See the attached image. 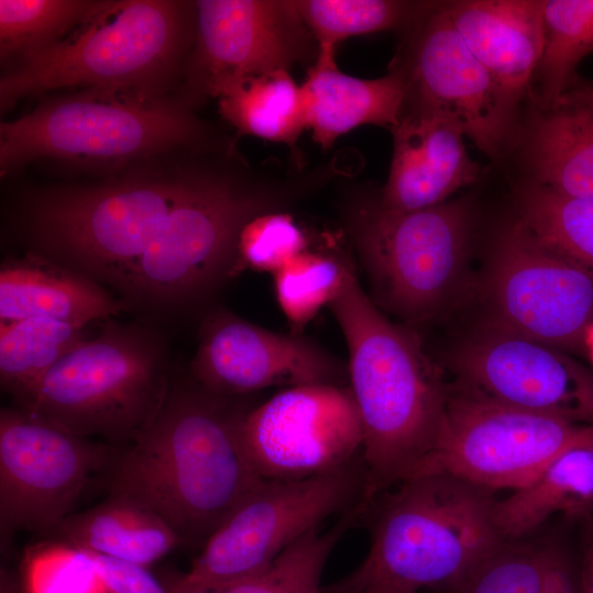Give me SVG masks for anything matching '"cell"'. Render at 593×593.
<instances>
[{
    "label": "cell",
    "mask_w": 593,
    "mask_h": 593,
    "mask_svg": "<svg viewBox=\"0 0 593 593\" xmlns=\"http://www.w3.org/2000/svg\"><path fill=\"white\" fill-rule=\"evenodd\" d=\"M195 16L193 76L201 94L317 56L295 0H200Z\"/></svg>",
    "instance_id": "18"
},
{
    "label": "cell",
    "mask_w": 593,
    "mask_h": 593,
    "mask_svg": "<svg viewBox=\"0 0 593 593\" xmlns=\"http://www.w3.org/2000/svg\"><path fill=\"white\" fill-rule=\"evenodd\" d=\"M188 176L141 175L41 193L27 209L31 235L42 256L116 288L165 226Z\"/></svg>",
    "instance_id": "8"
},
{
    "label": "cell",
    "mask_w": 593,
    "mask_h": 593,
    "mask_svg": "<svg viewBox=\"0 0 593 593\" xmlns=\"http://www.w3.org/2000/svg\"><path fill=\"white\" fill-rule=\"evenodd\" d=\"M540 593H583L581 561L561 544L537 548Z\"/></svg>",
    "instance_id": "38"
},
{
    "label": "cell",
    "mask_w": 593,
    "mask_h": 593,
    "mask_svg": "<svg viewBox=\"0 0 593 593\" xmlns=\"http://www.w3.org/2000/svg\"><path fill=\"white\" fill-rule=\"evenodd\" d=\"M413 24L406 56L393 66L404 77V109L440 114L480 150L500 156L514 136L518 101L469 51L444 4L428 3Z\"/></svg>",
    "instance_id": "15"
},
{
    "label": "cell",
    "mask_w": 593,
    "mask_h": 593,
    "mask_svg": "<svg viewBox=\"0 0 593 593\" xmlns=\"http://www.w3.org/2000/svg\"><path fill=\"white\" fill-rule=\"evenodd\" d=\"M445 593H540L537 548L507 545Z\"/></svg>",
    "instance_id": "36"
},
{
    "label": "cell",
    "mask_w": 593,
    "mask_h": 593,
    "mask_svg": "<svg viewBox=\"0 0 593 593\" xmlns=\"http://www.w3.org/2000/svg\"><path fill=\"white\" fill-rule=\"evenodd\" d=\"M444 9L469 51L519 102L544 54L542 0L455 1Z\"/></svg>",
    "instance_id": "20"
},
{
    "label": "cell",
    "mask_w": 593,
    "mask_h": 593,
    "mask_svg": "<svg viewBox=\"0 0 593 593\" xmlns=\"http://www.w3.org/2000/svg\"><path fill=\"white\" fill-rule=\"evenodd\" d=\"M354 270L346 256L305 250L277 271L276 298L291 333L302 334L321 309L335 300Z\"/></svg>",
    "instance_id": "33"
},
{
    "label": "cell",
    "mask_w": 593,
    "mask_h": 593,
    "mask_svg": "<svg viewBox=\"0 0 593 593\" xmlns=\"http://www.w3.org/2000/svg\"><path fill=\"white\" fill-rule=\"evenodd\" d=\"M305 250L306 236L290 214L266 212L250 220L239 233L238 271L250 268L275 275Z\"/></svg>",
    "instance_id": "34"
},
{
    "label": "cell",
    "mask_w": 593,
    "mask_h": 593,
    "mask_svg": "<svg viewBox=\"0 0 593 593\" xmlns=\"http://www.w3.org/2000/svg\"><path fill=\"white\" fill-rule=\"evenodd\" d=\"M358 593H419L413 590L390 584H376L363 589Z\"/></svg>",
    "instance_id": "41"
},
{
    "label": "cell",
    "mask_w": 593,
    "mask_h": 593,
    "mask_svg": "<svg viewBox=\"0 0 593 593\" xmlns=\"http://www.w3.org/2000/svg\"><path fill=\"white\" fill-rule=\"evenodd\" d=\"M169 593H214L193 583L187 581L183 575L176 580L171 586L168 588Z\"/></svg>",
    "instance_id": "40"
},
{
    "label": "cell",
    "mask_w": 593,
    "mask_h": 593,
    "mask_svg": "<svg viewBox=\"0 0 593 593\" xmlns=\"http://www.w3.org/2000/svg\"><path fill=\"white\" fill-rule=\"evenodd\" d=\"M494 504L489 490L448 474L402 481L365 506L371 514L368 555L322 593H358L376 584L454 589L506 541L493 519Z\"/></svg>",
    "instance_id": "3"
},
{
    "label": "cell",
    "mask_w": 593,
    "mask_h": 593,
    "mask_svg": "<svg viewBox=\"0 0 593 593\" xmlns=\"http://www.w3.org/2000/svg\"><path fill=\"white\" fill-rule=\"evenodd\" d=\"M323 174L251 182L189 174L165 226L116 289L150 307H180L205 299L238 272L243 227L259 214L283 211L314 189Z\"/></svg>",
    "instance_id": "4"
},
{
    "label": "cell",
    "mask_w": 593,
    "mask_h": 593,
    "mask_svg": "<svg viewBox=\"0 0 593 593\" xmlns=\"http://www.w3.org/2000/svg\"><path fill=\"white\" fill-rule=\"evenodd\" d=\"M328 306L349 353L348 385L363 428L367 505L409 479L430 452L449 389L418 335L378 310L356 270Z\"/></svg>",
    "instance_id": "2"
},
{
    "label": "cell",
    "mask_w": 593,
    "mask_h": 593,
    "mask_svg": "<svg viewBox=\"0 0 593 593\" xmlns=\"http://www.w3.org/2000/svg\"><path fill=\"white\" fill-rule=\"evenodd\" d=\"M591 86L593 87V81H590Z\"/></svg>",
    "instance_id": "43"
},
{
    "label": "cell",
    "mask_w": 593,
    "mask_h": 593,
    "mask_svg": "<svg viewBox=\"0 0 593 593\" xmlns=\"http://www.w3.org/2000/svg\"><path fill=\"white\" fill-rule=\"evenodd\" d=\"M204 135V125L179 103L85 89L46 98L29 114L1 123V175L42 157L124 163L198 143Z\"/></svg>",
    "instance_id": "7"
},
{
    "label": "cell",
    "mask_w": 593,
    "mask_h": 593,
    "mask_svg": "<svg viewBox=\"0 0 593 593\" xmlns=\"http://www.w3.org/2000/svg\"><path fill=\"white\" fill-rule=\"evenodd\" d=\"M118 448L22 407L0 412V542L20 530L53 536Z\"/></svg>",
    "instance_id": "13"
},
{
    "label": "cell",
    "mask_w": 593,
    "mask_h": 593,
    "mask_svg": "<svg viewBox=\"0 0 593 593\" xmlns=\"http://www.w3.org/2000/svg\"><path fill=\"white\" fill-rule=\"evenodd\" d=\"M184 13L177 1H109L68 38L1 77V110L64 87L157 96L182 48Z\"/></svg>",
    "instance_id": "6"
},
{
    "label": "cell",
    "mask_w": 593,
    "mask_h": 593,
    "mask_svg": "<svg viewBox=\"0 0 593 593\" xmlns=\"http://www.w3.org/2000/svg\"><path fill=\"white\" fill-rule=\"evenodd\" d=\"M53 536L78 550L144 567L182 544L156 512L115 494L86 511L74 512Z\"/></svg>",
    "instance_id": "25"
},
{
    "label": "cell",
    "mask_w": 593,
    "mask_h": 593,
    "mask_svg": "<svg viewBox=\"0 0 593 593\" xmlns=\"http://www.w3.org/2000/svg\"><path fill=\"white\" fill-rule=\"evenodd\" d=\"M391 132V167L378 199L384 208H432L478 179L480 165L469 156L465 135L451 120L432 112L404 111Z\"/></svg>",
    "instance_id": "19"
},
{
    "label": "cell",
    "mask_w": 593,
    "mask_h": 593,
    "mask_svg": "<svg viewBox=\"0 0 593 593\" xmlns=\"http://www.w3.org/2000/svg\"><path fill=\"white\" fill-rule=\"evenodd\" d=\"M240 441L264 480H299L362 460L363 428L349 385L284 389L244 414Z\"/></svg>",
    "instance_id": "14"
},
{
    "label": "cell",
    "mask_w": 593,
    "mask_h": 593,
    "mask_svg": "<svg viewBox=\"0 0 593 593\" xmlns=\"http://www.w3.org/2000/svg\"><path fill=\"white\" fill-rule=\"evenodd\" d=\"M590 535L581 559L583 593H593V530Z\"/></svg>",
    "instance_id": "39"
},
{
    "label": "cell",
    "mask_w": 593,
    "mask_h": 593,
    "mask_svg": "<svg viewBox=\"0 0 593 593\" xmlns=\"http://www.w3.org/2000/svg\"><path fill=\"white\" fill-rule=\"evenodd\" d=\"M25 584L27 593H103L89 557L59 541L30 555Z\"/></svg>",
    "instance_id": "35"
},
{
    "label": "cell",
    "mask_w": 593,
    "mask_h": 593,
    "mask_svg": "<svg viewBox=\"0 0 593 593\" xmlns=\"http://www.w3.org/2000/svg\"><path fill=\"white\" fill-rule=\"evenodd\" d=\"M109 1L0 0L1 60L19 63L60 41L105 8Z\"/></svg>",
    "instance_id": "29"
},
{
    "label": "cell",
    "mask_w": 593,
    "mask_h": 593,
    "mask_svg": "<svg viewBox=\"0 0 593 593\" xmlns=\"http://www.w3.org/2000/svg\"><path fill=\"white\" fill-rule=\"evenodd\" d=\"M0 593H21L14 578L4 570L1 572Z\"/></svg>",
    "instance_id": "42"
},
{
    "label": "cell",
    "mask_w": 593,
    "mask_h": 593,
    "mask_svg": "<svg viewBox=\"0 0 593 593\" xmlns=\"http://www.w3.org/2000/svg\"><path fill=\"white\" fill-rule=\"evenodd\" d=\"M125 309L99 282L42 255L1 265V323L41 317L86 326Z\"/></svg>",
    "instance_id": "22"
},
{
    "label": "cell",
    "mask_w": 593,
    "mask_h": 593,
    "mask_svg": "<svg viewBox=\"0 0 593 593\" xmlns=\"http://www.w3.org/2000/svg\"><path fill=\"white\" fill-rule=\"evenodd\" d=\"M527 157L535 182L593 197V87L577 80L532 121Z\"/></svg>",
    "instance_id": "23"
},
{
    "label": "cell",
    "mask_w": 593,
    "mask_h": 593,
    "mask_svg": "<svg viewBox=\"0 0 593 593\" xmlns=\"http://www.w3.org/2000/svg\"><path fill=\"white\" fill-rule=\"evenodd\" d=\"M542 11L546 43L536 74L547 107L578 80V64L593 52V0H542Z\"/></svg>",
    "instance_id": "31"
},
{
    "label": "cell",
    "mask_w": 593,
    "mask_h": 593,
    "mask_svg": "<svg viewBox=\"0 0 593 593\" xmlns=\"http://www.w3.org/2000/svg\"><path fill=\"white\" fill-rule=\"evenodd\" d=\"M593 510V425H584L529 484L495 501L493 519L506 539H517L556 514L580 518Z\"/></svg>",
    "instance_id": "24"
},
{
    "label": "cell",
    "mask_w": 593,
    "mask_h": 593,
    "mask_svg": "<svg viewBox=\"0 0 593 593\" xmlns=\"http://www.w3.org/2000/svg\"><path fill=\"white\" fill-rule=\"evenodd\" d=\"M299 13L317 43V52L335 53L354 35L406 27L428 2L396 0H295Z\"/></svg>",
    "instance_id": "32"
},
{
    "label": "cell",
    "mask_w": 593,
    "mask_h": 593,
    "mask_svg": "<svg viewBox=\"0 0 593 593\" xmlns=\"http://www.w3.org/2000/svg\"><path fill=\"white\" fill-rule=\"evenodd\" d=\"M365 496L363 460L306 479L265 480L208 539L183 578L210 591L249 578Z\"/></svg>",
    "instance_id": "10"
},
{
    "label": "cell",
    "mask_w": 593,
    "mask_h": 593,
    "mask_svg": "<svg viewBox=\"0 0 593 593\" xmlns=\"http://www.w3.org/2000/svg\"><path fill=\"white\" fill-rule=\"evenodd\" d=\"M85 326L49 318L0 324V382L20 400L63 356L87 339Z\"/></svg>",
    "instance_id": "27"
},
{
    "label": "cell",
    "mask_w": 593,
    "mask_h": 593,
    "mask_svg": "<svg viewBox=\"0 0 593 593\" xmlns=\"http://www.w3.org/2000/svg\"><path fill=\"white\" fill-rule=\"evenodd\" d=\"M517 206L518 219L538 238L593 271V197L532 182L518 190Z\"/></svg>",
    "instance_id": "28"
},
{
    "label": "cell",
    "mask_w": 593,
    "mask_h": 593,
    "mask_svg": "<svg viewBox=\"0 0 593 593\" xmlns=\"http://www.w3.org/2000/svg\"><path fill=\"white\" fill-rule=\"evenodd\" d=\"M306 128L313 139L328 148L343 134L366 124L393 128L403 113L406 86L392 67L387 76L360 79L340 71L335 53L318 52L301 85Z\"/></svg>",
    "instance_id": "21"
},
{
    "label": "cell",
    "mask_w": 593,
    "mask_h": 593,
    "mask_svg": "<svg viewBox=\"0 0 593 593\" xmlns=\"http://www.w3.org/2000/svg\"><path fill=\"white\" fill-rule=\"evenodd\" d=\"M212 97L217 98L222 116L243 134L294 148L306 128L302 87L289 71L230 81Z\"/></svg>",
    "instance_id": "26"
},
{
    "label": "cell",
    "mask_w": 593,
    "mask_h": 593,
    "mask_svg": "<svg viewBox=\"0 0 593 593\" xmlns=\"http://www.w3.org/2000/svg\"><path fill=\"white\" fill-rule=\"evenodd\" d=\"M359 517V507L344 513L331 528L309 532L256 574L213 592L322 593L321 578L326 561L343 534Z\"/></svg>",
    "instance_id": "30"
},
{
    "label": "cell",
    "mask_w": 593,
    "mask_h": 593,
    "mask_svg": "<svg viewBox=\"0 0 593 593\" xmlns=\"http://www.w3.org/2000/svg\"><path fill=\"white\" fill-rule=\"evenodd\" d=\"M584 425L449 390L436 441L413 474H448L485 490L529 484Z\"/></svg>",
    "instance_id": "11"
},
{
    "label": "cell",
    "mask_w": 593,
    "mask_h": 593,
    "mask_svg": "<svg viewBox=\"0 0 593 593\" xmlns=\"http://www.w3.org/2000/svg\"><path fill=\"white\" fill-rule=\"evenodd\" d=\"M190 377L231 398L272 387L349 384L348 365L302 334L275 333L225 309L202 321Z\"/></svg>",
    "instance_id": "17"
},
{
    "label": "cell",
    "mask_w": 593,
    "mask_h": 593,
    "mask_svg": "<svg viewBox=\"0 0 593 593\" xmlns=\"http://www.w3.org/2000/svg\"><path fill=\"white\" fill-rule=\"evenodd\" d=\"M170 385L163 342L154 332L109 321L18 402L80 437L130 445L152 424Z\"/></svg>",
    "instance_id": "5"
},
{
    "label": "cell",
    "mask_w": 593,
    "mask_h": 593,
    "mask_svg": "<svg viewBox=\"0 0 593 593\" xmlns=\"http://www.w3.org/2000/svg\"><path fill=\"white\" fill-rule=\"evenodd\" d=\"M463 388L499 402L593 425V372L563 350L490 323L452 356Z\"/></svg>",
    "instance_id": "16"
},
{
    "label": "cell",
    "mask_w": 593,
    "mask_h": 593,
    "mask_svg": "<svg viewBox=\"0 0 593 593\" xmlns=\"http://www.w3.org/2000/svg\"><path fill=\"white\" fill-rule=\"evenodd\" d=\"M345 217L373 299L414 323L446 306L468 260L472 208L467 200L415 211L388 209L378 199L357 201Z\"/></svg>",
    "instance_id": "9"
},
{
    "label": "cell",
    "mask_w": 593,
    "mask_h": 593,
    "mask_svg": "<svg viewBox=\"0 0 593 593\" xmlns=\"http://www.w3.org/2000/svg\"><path fill=\"white\" fill-rule=\"evenodd\" d=\"M251 405L214 394L191 377L171 383L152 424L104 472L109 494L156 512L182 544L203 547L265 480L249 462L239 427Z\"/></svg>",
    "instance_id": "1"
},
{
    "label": "cell",
    "mask_w": 593,
    "mask_h": 593,
    "mask_svg": "<svg viewBox=\"0 0 593 593\" xmlns=\"http://www.w3.org/2000/svg\"><path fill=\"white\" fill-rule=\"evenodd\" d=\"M491 323L582 351L593 327V271L545 244L518 217L493 244L485 275Z\"/></svg>",
    "instance_id": "12"
},
{
    "label": "cell",
    "mask_w": 593,
    "mask_h": 593,
    "mask_svg": "<svg viewBox=\"0 0 593 593\" xmlns=\"http://www.w3.org/2000/svg\"><path fill=\"white\" fill-rule=\"evenodd\" d=\"M83 552L96 570L103 593H169L144 566Z\"/></svg>",
    "instance_id": "37"
}]
</instances>
